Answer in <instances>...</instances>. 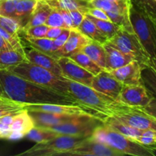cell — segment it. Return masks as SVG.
Wrapping results in <instances>:
<instances>
[{
  "mask_svg": "<svg viewBox=\"0 0 156 156\" xmlns=\"http://www.w3.org/2000/svg\"><path fill=\"white\" fill-rule=\"evenodd\" d=\"M0 93L24 104L81 105L72 96L29 82L7 69H0Z\"/></svg>",
  "mask_w": 156,
  "mask_h": 156,
  "instance_id": "cell-1",
  "label": "cell"
},
{
  "mask_svg": "<svg viewBox=\"0 0 156 156\" xmlns=\"http://www.w3.org/2000/svg\"><path fill=\"white\" fill-rule=\"evenodd\" d=\"M69 92L81 105L89 107L107 117H115L132 107L124 105L90 86L69 79Z\"/></svg>",
  "mask_w": 156,
  "mask_h": 156,
  "instance_id": "cell-2",
  "label": "cell"
},
{
  "mask_svg": "<svg viewBox=\"0 0 156 156\" xmlns=\"http://www.w3.org/2000/svg\"><path fill=\"white\" fill-rule=\"evenodd\" d=\"M91 137L96 141L111 146L113 149L121 152L123 155H155V148L143 146L139 142L117 132L105 123L98 126Z\"/></svg>",
  "mask_w": 156,
  "mask_h": 156,
  "instance_id": "cell-3",
  "label": "cell"
},
{
  "mask_svg": "<svg viewBox=\"0 0 156 156\" xmlns=\"http://www.w3.org/2000/svg\"><path fill=\"white\" fill-rule=\"evenodd\" d=\"M7 70L12 72L29 82L70 95L69 92L68 79L58 77L51 72L35 65L28 60L24 61Z\"/></svg>",
  "mask_w": 156,
  "mask_h": 156,
  "instance_id": "cell-4",
  "label": "cell"
},
{
  "mask_svg": "<svg viewBox=\"0 0 156 156\" xmlns=\"http://www.w3.org/2000/svg\"><path fill=\"white\" fill-rule=\"evenodd\" d=\"M134 32L150 58L156 59V21L131 4L129 10Z\"/></svg>",
  "mask_w": 156,
  "mask_h": 156,
  "instance_id": "cell-5",
  "label": "cell"
},
{
  "mask_svg": "<svg viewBox=\"0 0 156 156\" xmlns=\"http://www.w3.org/2000/svg\"><path fill=\"white\" fill-rule=\"evenodd\" d=\"M87 138V137H86ZM85 137L59 135L47 141L37 143L27 150L18 154L21 156H56L62 155L82 143Z\"/></svg>",
  "mask_w": 156,
  "mask_h": 156,
  "instance_id": "cell-6",
  "label": "cell"
},
{
  "mask_svg": "<svg viewBox=\"0 0 156 156\" xmlns=\"http://www.w3.org/2000/svg\"><path fill=\"white\" fill-rule=\"evenodd\" d=\"M108 43L123 53L133 56L142 67L149 63L150 56L143 48L135 32H129L120 27L116 34L108 40Z\"/></svg>",
  "mask_w": 156,
  "mask_h": 156,
  "instance_id": "cell-7",
  "label": "cell"
},
{
  "mask_svg": "<svg viewBox=\"0 0 156 156\" xmlns=\"http://www.w3.org/2000/svg\"><path fill=\"white\" fill-rule=\"evenodd\" d=\"M104 120L91 116H80L69 121L48 127L49 129L59 135L74 136L79 137L91 136L94 129L103 124Z\"/></svg>",
  "mask_w": 156,
  "mask_h": 156,
  "instance_id": "cell-8",
  "label": "cell"
},
{
  "mask_svg": "<svg viewBox=\"0 0 156 156\" xmlns=\"http://www.w3.org/2000/svg\"><path fill=\"white\" fill-rule=\"evenodd\" d=\"M25 109L27 111H43L54 114H67L76 116H91L106 120L107 116L101 113L83 105H53V104H25Z\"/></svg>",
  "mask_w": 156,
  "mask_h": 156,
  "instance_id": "cell-9",
  "label": "cell"
},
{
  "mask_svg": "<svg viewBox=\"0 0 156 156\" xmlns=\"http://www.w3.org/2000/svg\"><path fill=\"white\" fill-rule=\"evenodd\" d=\"M62 155L123 156V155L111 146L96 141L89 136L85 138L73 149L66 152Z\"/></svg>",
  "mask_w": 156,
  "mask_h": 156,
  "instance_id": "cell-10",
  "label": "cell"
},
{
  "mask_svg": "<svg viewBox=\"0 0 156 156\" xmlns=\"http://www.w3.org/2000/svg\"><path fill=\"white\" fill-rule=\"evenodd\" d=\"M153 96L142 83L138 85H123L118 101L133 108H143L150 102Z\"/></svg>",
  "mask_w": 156,
  "mask_h": 156,
  "instance_id": "cell-11",
  "label": "cell"
},
{
  "mask_svg": "<svg viewBox=\"0 0 156 156\" xmlns=\"http://www.w3.org/2000/svg\"><path fill=\"white\" fill-rule=\"evenodd\" d=\"M114 117L123 123L140 129H149L156 132V119L140 108H132Z\"/></svg>",
  "mask_w": 156,
  "mask_h": 156,
  "instance_id": "cell-12",
  "label": "cell"
},
{
  "mask_svg": "<svg viewBox=\"0 0 156 156\" xmlns=\"http://www.w3.org/2000/svg\"><path fill=\"white\" fill-rule=\"evenodd\" d=\"M123 84L116 79L111 73L107 70H101L94 76L91 87L96 91L118 100Z\"/></svg>",
  "mask_w": 156,
  "mask_h": 156,
  "instance_id": "cell-13",
  "label": "cell"
},
{
  "mask_svg": "<svg viewBox=\"0 0 156 156\" xmlns=\"http://www.w3.org/2000/svg\"><path fill=\"white\" fill-rule=\"evenodd\" d=\"M57 62L66 79L91 87L94 75L82 68L69 57H59Z\"/></svg>",
  "mask_w": 156,
  "mask_h": 156,
  "instance_id": "cell-14",
  "label": "cell"
},
{
  "mask_svg": "<svg viewBox=\"0 0 156 156\" xmlns=\"http://www.w3.org/2000/svg\"><path fill=\"white\" fill-rule=\"evenodd\" d=\"M142 66L137 60L111 71V74L123 85H138L141 83Z\"/></svg>",
  "mask_w": 156,
  "mask_h": 156,
  "instance_id": "cell-15",
  "label": "cell"
},
{
  "mask_svg": "<svg viewBox=\"0 0 156 156\" xmlns=\"http://www.w3.org/2000/svg\"><path fill=\"white\" fill-rule=\"evenodd\" d=\"M25 55L29 62L46 69L58 77L66 79L61 69L60 66L58 63L57 59L53 56L42 53L34 48H31L27 52H25Z\"/></svg>",
  "mask_w": 156,
  "mask_h": 156,
  "instance_id": "cell-16",
  "label": "cell"
},
{
  "mask_svg": "<svg viewBox=\"0 0 156 156\" xmlns=\"http://www.w3.org/2000/svg\"><path fill=\"white\" fill-rule=\"evenodd\" d=\"M27 111L33 120L34 126H38V127H51V126L69 121L76 117H80V116L54 114V113L43 112V111Z\"/></svg>",
  "mask_w": 156,
  "mask_h": 156,
  "instance_id": "cell-17",
  "label": "cell"
},
{
  "mask_svg": "<svg viewBox=\"0 0 156 156\" xmlns=\"http://www.w3.org/2000/svg\"><path fill=\"white\" fill-rule=\"evenodd\" d=\"M91 41V39L81 33L79 30L71 29L68 40L63 47L58 50V56L59 58L62 56L69 57L72 55L82 51V49Z\"/></svg>",
  "mask_w": 156,
  "mask_h": 156,
  "instance_id": "cell-18",
  "label": "cell"
},
{
  "mask_svg": "<svg viewBox=\"0 0 156 156\" xmlns=\"http://www.w3.org/2000/svg\"><path fill=\"white\" fill-rule=\"evenodd\" d=\"M34 126L33 120L27 110L19 111L14 117L11 124V133L9 140H19L26 136V134Z\"/></svg>",
  "mask_w": 156,
  "mask_h": 156,
  "instance_id": "cell-19",
  "label": "cell"
},
{
  "mask_svg": "<svg viewBox=\"0 0 156 156\" xmlns=\"http://www.w3.org/2000/svg\"><path fill=\"white\" fill-rule=\"evenodd\" d=\"M106 53V70L111 72L126 65L135 58L130 55L123 53L117 48L111 46L109 43L103 44Z\"/></svg>",
  "mask_w": 156,
  "mask_h": 156,
  "instance_id": "cell-20",
  "label": "cell"
},
{
  "mask_svg": "<svg viewBox=\"0 0 156 156\" xmlns=\"http://www.w3.org/2000/svg\"><path fill=\"white\" fill-rule=\"evenodd\" d=\"M52 9L53 8L46 1H44V0L37 1L34 10L28 22L27 23V24L24 26L22 30H25V29L34 27V26L45 24Z\"/></svg>",
  "mask_w": 156,
  "mask_h": 156,
  "instance_id": "cell-21",
  "label": "cell"
},
{
  "mask_svg": "<svg viewBox=\"0 0 156 156\" xmlns=\"http://www.w3.org/2000/svg\"><path fill=\"white\" fill-rule=\"evenodd\" d=\"M27 60L24 50L14 49L0 50V69H9Z\"/></svg>",
  "mask_w": 156,
  "mask_h": 156,
  "instance_id": "cell-22",
  "label": "cell"
},
{
  "mask_svg": "<svg viewBox=\"0 0 156 156\" xmlns=\"http://www.w3.org/2000/svg\"><path fill=\"white\" fill-rule=\"evenodd\" d=\"M24 38L26 42L32 47L42 53L53 56L55 59H58V50L59 49L55 46L53 40L49 39L47 37L35 38L30 37L24 35Z\"/></svg>",
  "mask_w": 156,
  "mask_h": 156,
  "instance_id": "cell-23",
  "label": "cell"
},
{
  "mask_svg": "<svg viewBox=\"0 0 156 156\" xmlns=\"http://www.w3.org/2000/svg\"><path fill=\"white\" fill-rule=\"evenodd\" d=\"M141 83L153 97L156 98V59L150 58L146 66L142 68Z\"/></svg>",
  "mask_w": 156,
  "mask_h": 156,
  "instance_id": "cell-24",
  "label": "cell"
},
{
  "mask_svg": "<svg viewBox=\"0 0 156 156\" xmlns=\"http://www.w3.org/2000/svg\"><path fill=\"white\" fill-rule=\"evenodd\" d=\"M82 51L102 69L106 70V53L103 44L91 41L82 49Z\"/></svg>",
  "mask_w": 156,
  "mask_h": 156,
  "instance_id": "cell-25",
  "label": "cell"
},
{
  "mask_svg": "<svg viewBox=\"0 0 156 156\" xmlns=\"http://www.w3.org/2000/svg\"><path fill=\"white\" fill-rule=\"evenodd\" d=\"M104 123L109 126L110 127H111L117 132L123 134V135L133 139L134 140L141 136L143 132V129H137V128L129 126V125L121 122L120 120H117L114 117H107Z\"/></svg>",
  "mask_w": 156,
  "mask_h": 156,
  "instance_id": "cell-26",
  "label": "cell"
},
{
  "mask_svg": "<svg viewBox=\"0 0 156 156\" xmlns=\"http://www.w3.org/2000/svg\"><path fill=\"white\" fill-rule=\"evenodd\" d=\"M77 30H79L81 33L88 37L91 41L98 42L101 44H105L108 41V38L87 17L84 18L80 25L78 27Z\"/></svg>",
  "mask_w": 156,
  "mask_h": 156,
  "instance_id": "cell-27",
  "label": "cell"
},
{
  "mask_svg": "<svg viewBox=\"0 0 156 156\" xmlns=\"http://www.w3.org/2000/svg\"><path fill=\"white\" fill-rule=\"evenodd\" d=\"M37 2V0H18L15 11V18L20 22L22 29L28 22Z\"/></svg>",
  "mask_w": 156,
  "mask_h": 156,
  "instance_id": "cell-28",
  "label": "cell"
},
{
  "mask_svg": "<svg viewBox=\"0 0 156 156\" xmlns=\"http://www.w3.org/2000/svg\"><path fill=\"white\" fill-rule=\"evenodd\" d=\"M47 2L52 8L59 10H79L85 14L89 8V4L82 0H50Z\"/></svg>",
  "mask_w": 156,
  "mask_h": 156,
  "instance_id": "cell-29",
  "label": "cell"
},
{
  "mask_svg": "<svg viewBox=\"0 0 156 156\" xmlns=\"http://www.w3.org/2000/svg\"><path fill=\"white\" fill-rule=\"evenodd\" d=\"M69 58L74 60L76 63L79 64L80 66L85 69V70L94 75V76H96L101 70H103L82 51L78 52V53L72 55V56H69Z\"/></svg>",
  "mask_w": 156,
  "mask_h": 156,
  "instance_id": "cell-30",
  "label": "cell"
},
{
  "mask_svg": "<svg viewBox=\"0 0 156 156\" xmlns=\"http://www.w3.org/2000/svg\"><path fill=\"white\" fill-rule=\"evenodd\" d=\"M59 134L50 130L48 128L45 127H38V126H34L27 134L25 136L28 140L34 141L36 143H41V142L47 141L49 140L55 138Z\"/></svg>",
  "mask_w": 156,
  "mask_h": 156,
  "instance_id": "cell-31",
  "label": "cell"
},
{
  "mask_svg": "<svg viewBox=\"0 0 156 156\" xmlns=\"http://www.w3.org/2000/svg\"><path fill=\"white\" fill-rule=\"evenodd\" d=\"M85 17L89 18L97 26L98 28L108 38V40L112 37H114L120 27L118 25L114 24V23H113L112 21L98 19V18H94V17L88 15V14H85Z\"/></svg>",
  "mask_w": 156,
  "mask_h": 156,
  "instance_id": "cell-32",
  "label": "cell"
},
{
  "mask_svg": "<svg viewBox=\"0 0 156 156\" xmlns=\"http://www.w3.org/2000/svg\"><path fill=\"white\" fill-rule=\"evenodd\" d=\"M131 4L156 21L155 0H130Z\"/></svg>",
  "mask_w": 156,
  "mask_h": 156,
  "instance_id": "cell-33",
  "label": "cell"
},
{
  "mask_svg": "<svg viewBox=\"0 0 156 156\" xmlns=\"http://www.w3.org/2000/svg\"><path fill=\"white\" fill-rule=\"evenodd\" d=\"M0 27L14 35H19V33L22 30L19 21L16 18L10 17L0 16Z\"/></svg>",
  "mask_w": 156,
  "mask_h": 156,
  "instance_id": "cell-34",
  "label": "cell"
},
{
  "mask_svg": "<svg viewBox=\"0 0 156 156\" xmlns=\"http://www.w3.org/2000/svg\"><path fill=\"white\" fill-rule=\"evenodd\" d=\"M18 0H0V16L15 18Z\"/></svg>",
  "mask_w": 156,
  "mask_h": 156,
  "instance_id": "cell-35",
  "label": "cell"
},
{
  "mask_svg": "<svg viewBox=\"0 0 156 156\" xmlns=\"http://www.w3.org/2000/svg\"><path fill=\"white\" fill-rule=\"evenodd\" d=\"M45 24L48 25L49 27L67 28V26L66 25L65 22H64L61 12L58 9H54V8H53V9H52Z\"/></svg>",
  "mask_w": 156,
  "mask_h": 156,
  "instance_id": "cell-36",
  "label": "cell"
},
{
  "mask_svg": "<svg viewBox=\"0 0 156 156\" xmlns=\"http://www.w3.org/2000/svg\"><path fill=\"white\" fill-rule=\"evenodd\" d=\"M49 28H50V27L48 25L44 24L29 27L25 30H22L21 31L24 33V35H25V36L30 37L41 38L45 37Z\"/></svg>",
  "mask_w": 156,
  "mask_h": 156,
  "instance_id": "cell-37",
  "label": "cell"
},
{
  "mask_svg": "<svg viewBox=\"0 0 156 156\" xmlns=\"http://www.w3.org/2000/svg\"><path fill=\"white\" fill-rule=\"evenodd\" d=\"M24 109H25V104L20 103V102L0 105V118L9 114L18 113Z\"/></svg>",
  "mask_w": 156,
  "mask_h": 156,
  "instance_id": "cell-38",
  "label": "cell"
},
{
  "mask_svg": "<svg viewBox=\"0 0 156 156\" xmlns=\"http://www.w3.org/2000/svg\"><path fill=\"white\" fill-rule=\"evenodd\" d=\"M0 35L10 44L11 47L13 49H15V50H24L22 44H21V41L19 35L11 34L10 33L6 31L5 30H4L1 27H0Z\"/></svg>",
  "mask_w": 156,
  "mask_h": 156,
  "instance_id": "cell-39",
  "label": "cell"
},
{
  "mask_svg": "<svg viewBox=\"0 0 156 156\" xmlns=\"http://www.w3.org/2000/svg\"><path fill=\"white\" fill-rule=\"evenodd\" d=\"M69 12L73 20V28L77 29L84 18H85V14L79 10H71L69 11Z\"/></svg>",
  "mask_w": 156,
  "mask_h": 156,
  "instance_id": "cell-40",
  "label": "cell"
},
{
  "mask_svg": "<svg viewBox=\"0 0 156 156\" xmlns=\"http://www.w3.org/2000/svg\"><path fill=\"white\" fill-rule=\"evenodd\" d=\"M70 31H71V29L63 28L60 34H59L56 39L53 40V42H54L55 46H56L58 49H60L63 47L65 43L66 42V41L68 40Z\"/></svg>",
  "mask_w": 156,
  "mask_h": 156,
  "instance_id": "cell-41",
  "label": "cell"
},
{
  "mask_svg": "<svg viewBox=\"0 0 156 156\" xmlns=\"http://www.w3.org/2000/svg\"><path fill=\"white\" fill-rule=\"evenodd\" d=\"M85 14L91 15V16L94 17L96 18L102 20H106V21H110L109 17L107 15L106 12H105L102 9H98V8H94V7H90L87 10V12Z\"/></svg>",
  "mask_w": 156,
  "mask_h": 156,
  "instance_id": "cell-42",
  "label": "cell"
},
{
  "mask_svg": "<svg viewBox=\"0 0 156 156\" xmlns=\"http://www.w3.org/2000/svg\"><path fill=\"white\" fill-rule=\"evenodd\" d=\"M140 109L143 110L144 112L148 114L149 115L152 116L154 118L156 119V98L153 97L152 100L150 101L149 104L146 107L143 108H140Z\"/></svg>",
  "mask_w": 156,
  "mask_h": 156,
  "instance_id": "cell-43",
  "label": "cell"
},
{
  "mask_svg": "<svg viewBox=\"0 0 156 156\" xmlns=\"http://www.w3.org/2000/svg\"><path fill=\"white\" fill-rule=\"evenodd\" d=\"M12 133L11 125H8L0 120V139H8Z\"/></svg>",
  "mask_w": 156,
  "mask_h": 156,
  "instance_id": "cell-44",
  "label": "cell"
},
{
  "mask_svg": "<svg viewBox=\"0 0 156 156\" xmlns=\"http://www.w3.org/2000/svg\"><path fill=\"white\" fill-rule=\"evenodd\" d=\"M62 27H50L48 31H47V34H46L45 37L49 38V39L54 40L59 36L62 31Z\"/></svg>",
  "mask_w": 156,
  "mask_h": 156,
  "instance_id": "cell-45",
  "label": "cell"
},
{
  "mask_svg": "<svg viewBox=\"0 0 156 156\" xmlns=\"http://www.w3.org/2000/svg\"><path fill=\"white\" fill-rule=\"evenodd\" d=\"M59 10V9H58ZM61 12L62 15V18H63L64 22H65L66 25L67 26V28L68 29H74L73 28V20H72L71 16L69 15V11L66 10H59Z\"/></svg>",
  "mask_w": 156,
  "mask_h": 156,
  "instance_id": "cell-46",
  "label": "cell"
},
{
  "mask_svg": "<svg viewBox=\"0 0 156 156\" xmlns=\"http://www.w3.org/2000/svg\"><path fill=\"white\" fill-rule=\"evenodd\" d=\"M10 49H13L11 47L10 44L0 35V50H10ZM15 50V49H14Z\"/></svg>",
  "mask_w": 156,
  "mask_h": 156,
  "instance_id": "cell-47",
  "label": "cell"
},
{
  "mask_svg": "<svg viewBox=\"0 0 156 156\" xmlns=\"http://www.w3.org/2000/svg\"><path fill=\"white\" fill-rule=\"evenodd\" d=\"M15 101L11 100L9 98L5 97V95H3L2 93H0V105H4V104H11V103H15Z\"/></svg>",
  "mask_w": 156,
  "mask_h": 156,
  "instance_id": "cell-48",
  "label": "cell"
},
{
  "mask_svg": "<svg viewBox=\"0 0 156 156\" xmlns=\"http://www.w3.org/2000/svg\"><path fill=\"white\" fill-rule=\"evenodd\" d=\"M82 1L85 2L90 3V2H92V1H94V0H82Z\"/></svg>",
  "mask_w": 156,
  "mask_h": 156,
  "instance_id": "cell-49",
  "label": "cell"
},
{
  "mask_svg": "<svg viewBox=\"0 0 156 156\" xmlns=\"http://www.w3.org/2000/svg\"><path fill=\"white\" fill-rule=\"evenodd\" d=\"M110 1H117V0H110Z\"/></svg>",
  "mask_w": 156,
  "mask_h": 156,
  "instance_id": "cell-50",
  "label": "cell"
},
{
  "mask_svg": "<svg viewBox=\"0 0 156 156\" xmlns=\"http://www.w3.org/2000/svg\"><path fill=\"white\" fill-rule=\"evenodd\" d=\"M44 1H46V2H47V1H50V0H44Z\"/></svg>",
  "mask_w": 156,
  "mask_h": 156,
  "instance_id": "cell-51",
  "label": "cell"
},
{
  "mask_svg": "<svg viewBox=\"0 0 156 156\" xmlns=\"http://www.w3.org/2000/svg\"><path fill=\"white\" fill-rule=\"evenodd\" d=\"M37 1H40V0H37Z\"/></svg>",
  "mask_w": 156,
  "mask_h": 156,
  "instance_id": "cell-52",
  "label": "cell"
},
{
  "mask_svg": "<svg viewBox=\"0 0 156 156\" xmlns=\"http://www.w3.org/2000/svg\"><path fill=\"white\" fill-rule=\"evenodd\" d=\"M155 1H156V0H155Z\"/></svg>",
  "mask_w": 156,
  "mask_h": 156,
  "instance_id": "cell-53",
  "label": "cell"
}]
</instances>
